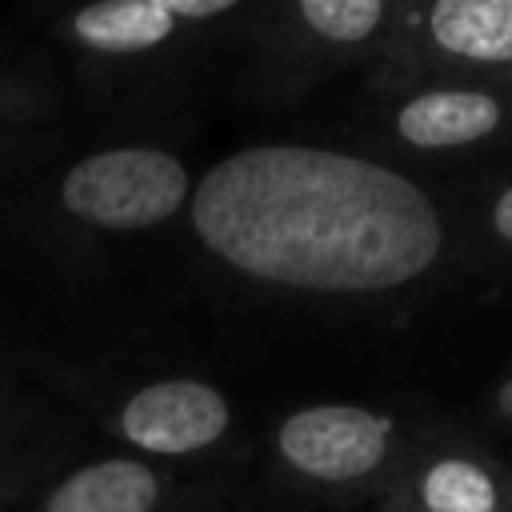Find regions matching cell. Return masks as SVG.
I'll return each instance as SVG.
<instances>
[{
    "label": "cell",
    "instance_id": "cell-3",
    "mask_svg": "<svg viewBox=\"0 0 512 512\" xmlns=\"http://www.w3.org/2000/svg\"><path fill=\"white\" fill-rule=\"evenodd\" d=\"M392 424L356 404H320L284 420L280 452L316 480H352L380 464Z\"/></svg>",
    "mask_w": 512,
    "mask_h": 512
},
{
    "label": "cell",
    "instance_id": "cell-11",
    "mask_svg": "<svg viewBox=\"0 0 512 512\" xmlns=\"http://www.w3.org/2000/svg\"><path fill=\"white\" fill-rule=\"evenodd\" d=\"M168 16H184V20H204V16H220L232 8V0H164Z\"/></svg>",
    "mask_w": 512,
    "mask_h": 512
},
{
    "label": "cell",
    "instance_id": "cell-9",
    "mask_svg": "<svg viewBox=\"0 0 512 512\" xmlns=\"http://www.w3.org/2000/svg\"><path fill=\"white\" fill-rule=\"evenodd\" d=\"M428 512H496V488L472 460H440L424 476Z\"/></svg>",
    "mask_w": 512,
    "mask_h": 512
},
{
    "label": "cell",
    "instance_id": "cell-6",
    "mask_svg": "<svg viewBox=\"0 0 512 512\" xmlns=\"http://www.w3.org/2000/svg\"><path fill=\"white\" fill-rule=\"evenodd\" d=\"M156 476L136 460H104L72 472L48 500V512H152Z\"/></svg>",
    "mask_w": 512,
    "mask_h": 512
},
{
    "label": "cell",
    "instance_id": "cell-8",
    "mask_svg": "<svg viewBox=\"0 0 512 512\" xmlns=\"http://www.w3.org/2000/svg\"><path fill=\"white\" fill-rule=\"evenodd\" d=\"M80 40L104 52H140L160 44L172 32V16L164 0H120V4H92L76 16Z\"/></svg>",
    "mask_w": 512,
    "mask_h": 512
},
{
    "label": "cell",
    "instance_id": "cell-10",
    "mask_svg": "<svg viewBox=\"0 0 512 512\" xmlns=\"http://www.w3.org/2000/svg\"><path fill=\"white\" fill-rule=\"evenodd\" d=\"M300 16L328 40H340V44H352V40H364L380 16H384V4L380 0H304L300 4Z\"/></svg>",
    "mask_w": 512,
    "mask_h": 512
},
{
    "label": "cell",
    "instance_id": "cell-7",
    "mask_svg": "<svg viewBox=\"0 0 512 512\" xmlns=\"http://www.w3.org/2000/svg\"><path fill=\"white\" fill-rule=\"evenodd\" d=\"M440 48L468 60H512V0H440L432 8Z\"/></svg>",
    "mask_w": 512,
    "mask_h": 512
},
{
    "label": "cell",
    "instance_id": "cell-13",
    "mask_svg": "<svg viewBox=\"0 0 512 512\" xmlns=\"http://www.w3.org/2000/svg\"><path fill=\"white\" fill-rule=\"evenodd\" d=\"M500 412H504V416L512 420V380H508V384L500 388Z\"/></svg>",
    "mask_w": 512,
    "mask_h": 512
},
{
    "label": "cell",
    "instance_id": "cell-5",
    "mask_svg": "<svg viewBox=\"0 0 512 512\" xmlns=\"http://www.w3.org/2000/svg\"><path fill=\"white\" fill-rule=\"evenodd\" d=\"M500 124V104L488 92H424L408 100L396 116V128L416 148H456L488 136Z\"/></svg>",
    "mask_w": 512,
    "mask_h": 512
},
{
    "label": "cell",
    "instance_id": "cell-1",
    "mask_svg": "<svg viewBox=\"0 0 512 512\" xmlns=\"http://www.w3.org/2000/svg\"><path fill=\"white\" fill-rule=\"evenodd\" d=\"M192 224L232 268L320 292L396 288L420 276L444 240L412 180L300 144L244 148L208 168Z\"/></svg>",
    "mask_w": 512,
    "mask_h": 512
},
{
    "label": "cell",
    "instance_id": "cell-12",
    "mask_svg": "<svg viewBox=\"0 0 512 512\" xmlns=\"http://www.w3.org/2000/svg\"><path fill=\"white\" fill-rule=\"evenodd\" d=\"M492 224H496V232H500L504 240H512V188L500 192V200H496V208H492Z\"/></svg>",
    "mask_w": 512,
    "mask_h": 512
},
{
    "label": "cell",
    "instance_id": "cell-4",
    "mask_svg": "<svg viewBox=\"0 0 512 512\" xmlns=\"http://www.w3.org/2000/svg\"><path fill=\"white\" fill-rule=\"evenodd\" d=\"M124 436L148 452H192L228 428V404L200 380H160L136 392L120 416Z\"/></svg>",
    "mask_w": 512,
    "mask_h": 512
},
{
    "label": "cell",
    "instance_id": "cell-2",
    "mask_svg": "<svg viewBox=\"0 0 512 512\" xmlns=\"http://www.w3.org/2000/svg\"><path fill=\"white\" fill-rule=\"evenodd\" d=\"M68 212L104 228H148L188 196V172L156 148H116L80 160L60 188Z\"/></svg>",
    "mask_w": 512,
    "mask_h": 512
}]
</instances>
